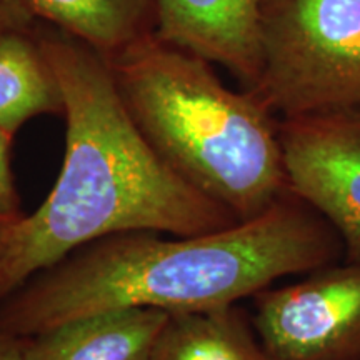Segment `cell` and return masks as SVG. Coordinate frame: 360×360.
Segmentation results:
<instances>
[{
	"instance_id": "6da1fadb",
	"label": "cell",
	"mask_w": 360,
	"mask_h": 360,
	"mask_svg": "<svg viewBox=\"0 0 360 360\" xmlns=\"http://www.w3.org/2000/svg\"><path fill=\"white\" fill-rule=\"evenodd\" d=\"M65 117V154L52 191L13 227L0 259V302L90 242L127 232L199 236L238 220L160 159L130 117L109 60L37 22Z\"/></svg>"
},
{
	"instance_id": "7a4b0ae2",
	"label": "cell",
	"mask_w": 360,
	"mask_h": 360,
	"mask_svg": "<svg viewBox=\"0 0 360 360\" xmlns=\"http://www.w3.org/2000/svg\"><path fill=\"white\" fill-rule=\"evenodd\" d=\"M344 259L332 225L287 191L257 217L199 236L127 232L80 247L0 302V332L32 337L112 309L236 305L278 278Z\"/></svg>"
},
{
	"instance_id": "3957f363",
	"label": "cell",
	"mask_w": 360,
	"mask_h": 360,
	"mask_svg": "<svg viewBox=\"0 0 360 360\" xmlns=\"http://www.w3.org/2000/svg\"><path fill=\"white\" fill-rule=\"evenodd\" d=\"M107 60L130 117L160 159L238 222L289 191L278 117L250 90L229 89L214 64L155 32Z\"/></svg>"
},
{
	"instance_id": "277c9868",
	"label": "cell",
	"mask_w": 360,
	"mask_h": 360,
	"mask_svg": "<svg viewBox=\"0 0 360 360\" xmlns=\"http://www.w3.org/2000/svg\"><path fill=\"white\" fill-rule=\"evenodd\" d=\"M250 92L278 119L360 107V0H260Z\"/></svg>"
},
{
	"instance_id": "5b68a950",
	"label": "cell",
	"mask_w": 360,
	"mask_h": 360,
	"mask_svg": "<svg viewBox=\"0 0 360 360\" xmlns=\"http://www.w3.org/2000/svg\"><path fill=\"white\" fill-rule=\"evenodd\" d=\"M252 323L276 360H360V262L342 259L262 290Z\"/></svg>"
},
{
	"instance_id": "8992f818",
	"label": "cell",
	"mask_w": 360,
	"mask_h": 360,
	"mask_svg": "<svg viewBox=\"0 0 360 360\" xmlns=\"http://www.w3.org/2000/svg\"><path fill=\"white\" fill-rule=\"evenodd\" d=\"M287 186L340 237L344 260L360 262V107L278 119Z\"/></svg>"
},
{
	"instance_id": "52a82bcc",
	"label": "cell",
	"mask_w": 360,
	"mask_h": 360,
	"mask_svg": "<svg viewBox=\"0 0 360 360\" xmlns=\"http://www.w3.org/2000/svg\"><path fill=\"white\" fill-rule=\"evenodd\" d=\"M260 0H157V35L210 64L222 65L250 90L259 82Z\"/></svg>"
},
{
	"instance_id": "ba28073f",
	"label": "cell",
	"mask_w": 360,
	"mask_h": 360,
	"mask_svg": "<svg viewBox=\"0 0 360 360\" xmlns=\"http://www.w3.org/2000/svg\"><path fill=\"white\" fill-rule=\"evenodd\" d=\"M167 317L127 307L72 319L27 337V360H150Z\"/></svg>"
},
{
	"instance_id": "9c48e42d",
	"label": "cell",
	"mask_w": 360,
	"mask_h": 360,
	"mask_svg": "<svg viewBox=\"0 0 360 360\" xmlns=\"http://www.w3.org/2000/svg\"><path fill=\"white\" fill-rule=\"evenodd\" d=\"M37 22L72 35L105 58L157 32V0H25Z\"/></svg>"
},
{
	"instance_id": "30bf717a",
	"label": "cell",
	"mask_w": 360,
	"mask_h": 360,
	"mask_svg": "<svg viewBox=\"0 0 360 360\" xmlns=\"http://www.w3.org/2000/svg\"><path fill=\"white\" fill-rule=\"evenodd\" d=\"M150 360H276L237 305L169 314Z\"/></svg>"
},
{
	"instance_id": "8fae6325",
	"label": "cell",
	"mask_w": 360,
	"mask_h": 360,
	"mask_svg": "<svg viewBox=\"0 0 360 360\" xmlns=\"http://www.w3.org/2000/svg\"><path fill=\"white\" fill-rule=\"evenodd\" d=\"M62 112L60 85L35 27L0 32V129L15 135L35 117Z\"/></svg>"
},
{
	"instance_id": "7c38bea8",
	"label": "cell",
	"mask_w": 360,
	"mask_h": 360,
	"mask_svg": "<svg viewBox=\"0 0 360 360\" xmlns=\"http://www.w3.org/2000/svg\"><path fill=\"white\" fill-rule=\"evenodd\" d=\"M15 135L0 129V214L19 217L20 197L12 172V143Z\"/></svg>"
},
{
	"instance_id": "4fadbf2b",
	"label": "cell",
	"mask_w": 360,
	"mask_h": 360,
	"mask_svg": "<svg viewBox=\"0 0 360 360\" xmlns=\"http://www.w3.org/2000/svg\"><path fill=\"white\" fill-rule=\"evenodd\" d=\"M37 19L27 7L25 0H0V32L8 30H30Z\"/></svg>"
},
{
	"instance_id": "5bb4252c",
	"label": "cell",
	"mask_w": 360,
	"mask_h": 360,
	"mask_svg": "<svg viewBox=\"0 0 360 360\" xmlns=\"http://www.w3.org/2000/svg\"><path fill=\"white\" fill-rule=\"evenodd\" d=\"M0 360H27V337L0 332Z\"/></svg>"
},
{
	"instance_id": "9a60e30c",
	"label": "cell",
	"mask_w": 360,
	"mask_h": 360,
	"mask_svg": "<svg viewBox=\"0 0 360 360\" xmlns=\"http://www.w3.org/2000/svg\"><path fill=\"white\" fill-rule=\"evenodd\" d=\"M22 215H19V217H11V215L0 214V259H2L4 252L7 249V244L8 240H11L13 227H15L17 220Z\"/></svg>"
}]
</instances>
